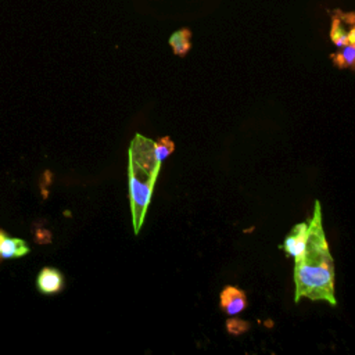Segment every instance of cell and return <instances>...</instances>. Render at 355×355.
Segmentation results:
<instances>
[{
    "label": "cell",
    "mask_w": 355,
    "mask_h": 355,
    "mask_svg": "<svg viewBox=\"0 0 355 355\" xmlns=\"http://www.w3.org/2000/svg\"><path fill=\"white\" fill-rule=\"evenodd\" d=\"M309 234L302 254L294 258V301L309 298L311 301H327L336 305L334 295V261L322 225V208L315 202L312 218L308 220Z\"/></svg>",
    "instance_id": "obj_1"
},
{
    "label": "cell",
    "mask_w": 355,
    "mask_h": 355,
    "mask_svg": "<svg viewBox=\"0 0 355 355\" xmlns=\"http://www.w3.org/2000/svg\"><path fill=\"white\" fill-rule=\"evenodd\" d=\"M161 168V162L154 153V141L137 133L129 147V198L133 232L137 234L144 223L151 201L154 184Z\"/></svg>",
    "instance_id": "obj_2"
},
{
    "label": "cell",
    "mask_w": 355,
    "mask_h": 355,
    "mask_svg": "<svg viewBox=\"0 0 355 355\" xmlns=\"http://www.w3.org/2000/svg\"><path fill=\"white\" fill-rule=\"evenodd\" d=\"M330 39L337 47H343L345 44H355V29H354V14H343L336 12L331 21Z\"/></svg>",
    "instance_id": "obj_3"
},
{
    "label": "cell",
    "mask_w": 355,
    "mask_h": 355,
    "mask_svg": "<svg viewBox=\"0 0 355 355\" xmlns=\"http://www.w3.org/2000/svg\"><path fill=\"white\" fill-rule=\"evenodd\" d=\"M219 306L227 315H237L247 308V295L234 286H226L219 295Z\"/></svg>",
    "instance_id": "obj_4"
},
{
    "label": "cell",
    "mask_w": 355,
    "mask_h": 355,
    "mask_svg": "<svg viewBox=\"0 0 355 355\" xmlns=\"http://www.w3.org/2000/svg\"><path fill=\"white\" fill-rule=\"evenodd\" d=\"M309 234V225L306 223H298L295 225L291 232L288 233V236L286 237L282 248L287 252V255L295 258L300 254H302L305 244H306V239Z\"/></svg>",
    "instance_id": "obj_5"
},
{
    "label": "cell",
    "mask_w": 355,
    "mask_h": 355,
    "mask_svg": "<svg viewBox=\"0 0 355 355\" xmlns=\"http://www.w3.org/2000/svg\"><path fill=\"white\" fill-rule=\"evenodd\" d=\"M64 276L58 269L43 268L36 279L37 290L43 294H55L64 288Z\"/></svg>",
    "instance_id": "obj_6"
},
{
    "label": "cell",
    "mask_w": 355,
    "mask_h": 355,
    "mask_svg": "<svg viewBox=\"0 0 355 355\" xmlns=\"http://www.w3.org/2000/svg\"><path fill=\"white\" fill-rule=\"evenodd\" d=\"M29 252V247L21 239H11L6 236L0 241V258H21Z\"/></svg>",
    "instance_id": "obj_7"
},
{
    "label": "cell",
    "mask_w": 355,
    "mask_h": 355,
    "mask_svg": "<svg viewBox=\"0 0 355 355\" xmlns=\"http://www.w3.org/2000/svg\"><path fill=\"white\" fill-rule=\"evenodd\" d=\"M191 32L187 28L176 31L169 37V44L176 55H184L191 49Z\"/></svg>",
    "instance_id": "obj_8"
},
{
    "label": "cell",
    "mask_w": 355,
    "mask_h": 355,
    "mask_svg": "<svg viewBox=\"0 0 355 355\" xmlns=\"http://www.w3.org/2000/svg\"><path fill=\"white\" fill-rule=\"evenodd\" d=\"M331 61L338 68H352L354 58H355V44L349 43L341 47L338 53H334L330 55Z\"/></svg>",
    "instance_id": "obj_9"
},
{
    "label": "cell",
    "mask_w": 355,
    "mask_h": 355,
    "mask_svg": "<svg viewBox=\"0 0 355 355\" xmlns=\"http://www.w3.org/2000/svg\"><path fill=\"white\" fill-rule=\"evenodd\" d=\"M173 148H175V143L168 136L154 141V153L159 162H162L173 151Z\"/></svg>",
    "instance_id": "obj_10"
},
{
    "label": "cell",
    "mask_w": 355,
    "mask_h": 355,
    "mask_svg": "<svg viewBox=\"0 0 355 355\" xmlns=\"http://www.w3.org/2000/svg\"><path fill=\"white\" fill-rule=\"evenodd\" d=\"M226 329L230 334L239 336L241 333H245L250 329V324H248V322L241 320V319H229L226 322Z\"/></svg>",
    "instance_id": "obj_11"
},
{
    "label": "cell",
    "mask_w": 355,
    "mask_h": 355,
    "mask_svg": "<svg viewBox=\"0 0 355 355\" xmlns=\"http://www.w3.org/2000/svg\"><path fill=\"white\" fill-rule=\"evenodd\" d=\"M6 236H7V233H6V232H3V230H0V241H1Z\"/></svg>",
    "instance_id": "obj_12"
}]
</instances>
